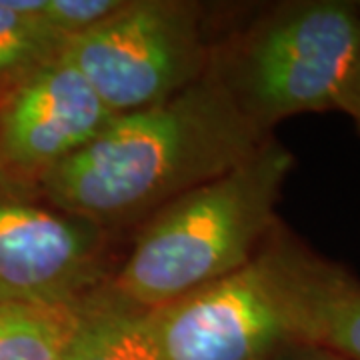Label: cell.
Instances as JSON below:
<instances>
[{
	"label": "cell",
	"mask_w": 360,
	"mask_h": 360,
	"mask_svg": "<svg viewBox=\"0 0 360 360\" xmlns=\"http://www.w3.org/2000/svg\"><path fill=\"white\" fill-rule=\"evenodd\" d=\"M116 236L0 180V302L78 309L112 278Z\"/></svg>",
	"instance_id": "obj_6"
},
{
	"label": "cell",
	"mask_w": 360,
	"mask_h": 360,
	"mask_svg": "<svg viewBox=\"0 0 360 360\" xmlns=\"http://www.w3.org/2000/svg\"><path fill=\"white\" fill-rule=\"evenodd\" d=\"M77 309L0 302V360H63Z\"/></svg>",
	"instance_id": "obj_11"
},
{
	"label": "cell",
	"mask_w": 360,
	"mask_h": 360,
	"mask_svg": "<svg viewBox=\"0 0 360 360\" xmlns=\"http://www.w3.org/2000/svg\"><path fill=\"white\" fill-rule=\"evenodd\" d=\"M63 360H168L150 310L136 309L104 290L77 309Z\"/></svg>",
	"instance_id": "obj_9"
},
{
	"label": "cell",
	"mask_w": 360,
	"mask_h": 360,
	"mask_svg": "<svg viewBox=\"0 0 360 360\" xmlns=\"http://www.w3.org/2000/svg\"><path fill=\"white\" fill-rule=\"evenodd\" d=\"M295 155L276 136L250 160L162 206L141 226L103 290L158 310L243 269L281 222Z\"/></svg>",
	"instance_id": "obj_2"
},
{
	"label": "cell",
	"mask_w": 360,
	"mask_h": 360,
	"mask_svg": "<svg viewBox=\"0 0 360 360\" xmlns=\"http://www.w3.org/2000/svg\"><path fill=\"white\" fill-rule=\"evenodd\" d=\"M205 8L184 0L127 4L65 46V56L115 116L165 103L206 77Z\"/></svg>",
	"instance_id": "obj_4"
},
{
	"label": "cell",
	"mask_w": 360,
	"mask_h": 360,
	"mask_svg": "<svg viewBox=\"0 0 360 360\" xmlns=\"http://www.w3.org/2000/svg\"><path fill=\"white\" fill-rule=\"evenodd\" d=\"M66 44L26 0H0V101L56 60Z\"/></svg>",
	"instance_id": "obj_10"
},
{
	"label": "cell",
	"mask_w": 360,
	"mask_h": 360,
	"mask_svg": "<svg viewBox=\"0 0 360 360\" xmlns=\"http://www.w3.org/2000/svg\"><path fill=\"white\" fill-rule=\"evenodd\" d=\"M28 8L66 42L116 14L127 0H26Z\"/></svg>",
	"instance_id": "obj_12"
},
{
	"label": "cell",
	"mask_w": 360,
	"mask_h": 360,
	"mask_svg": "<svg viewBox=\"0 0 360 360\" xmlns=\"http://www.w3.org/2000/svg\"><path fill=\"white\" fill-rule=\"evenodd\" d=\"M283 220L243 269L150 310L168 360H274L304 342Z\"/></svg>",
	"instance_id": "obj_5"
},
{
	"label": "cell",
	"mask_w": 360,
	"mask_h": 360,
	"mask_svg": "<svg viewBox=\"0 0 360 360\" xmlns=\"http://www.w3.org/2000/svg\"><path fill=\"white\" fill-rule=\"evenodd\" d=\"M360 54V0L260 4L212 42L208 72L264 134L286 118L338 110Z\"/></svg>",
	"instance_id": "obj_3"
},
{
	"label": "cell",
	"mask_w": 360,
	"mask_h": 360,
	"mask_svg": "<svg viewBox=\"0 0 360 360\" xmlns=\"http://www.w3.org/2000/svg\"><path fill=\"white\" fill-rule=\"evenodd\" d=\"M274 360H348L340 354H336L328 348H322L319 345H312V342H295L290 347H286L276 354Z\"/></svg>",
	"instance_id": "obj_14"
},
{
	"label": "cell",
	"mask_w": 360,
	"mask_h": 360,
	"mask_svg": "<svg viewBox=\"0 0 360 360\" xmlns=\"http://www.w3.org/2000/svg\"><path fill=\"white\" fill-rule=\"evenodd\" d=\"M288 264L304 342L360 360V278L288 232Z\"/></svg>",
	"instance_id": "obj_8"
},
{
	"label": "cell",
	"mask_w": 360,
	"mask_h": 360,
	"mask_svg": "<svg viewBox=\"0 0 360 360\" xmlns=\"http://www.w3.org/2000/svg\"><path fill=\"white\" fill-rule=\"evenodd\" d=\"M270 139L206 72L165 103L115 116L34 191L65 212L122 232L240 167Z\"/></svg>",
	"instance_id": "obj_1"
},
{
	"label": "cell",
	"mask_w": 360,
	"mask_h": 360,
	"mask_svg": "<svg viewBox=\"0 0 360 360\" xmlns=\"http://www.w3.org/2000/svg\"><path fill=\"white\" fill-rule=\"evenodd\" d=\"M115 115L60 54L0 101V180L34 191Z\"/></svg>",
	"instance_id": "obj_7"
},
{
	"label": "cell",
	"mask_w": 360,
	"mask_h": 360,
	"mask_svg": "<svg viewBox=\"0 0 360 360\" xmlns=\"http://www.w3.org/2000/svg\"><path fill=\"white\" fill-rule=\"evenodd\" d=\"M338 110L352 118L360 136V54L356 56V63L352 66L347 84L342 89L340 101H338Z\"/></svg>",
	"instance_id": "obj_13"
}]
</instances>
